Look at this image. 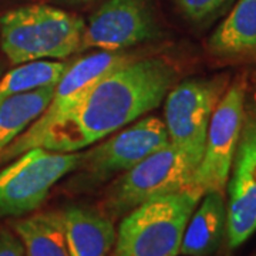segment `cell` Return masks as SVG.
<instances>
[{"label": "cell", "instance_id": "cell-1", "mask_svg": "<svg viewBox=\"0 0 256 256\" xmlns=\"http://www.w3.org/2000/svg\"><path fill=\"white\" fill-rule=\"evenodd\" d=\"M174 64L161 57L128 60L102 76L72 114L47 132L42 148L74 152L146 116L174 87Z\"/></svg>", "mask_w": 256, "mask_h": 256}, {"label": "cell", "instance_id": "cell-2", "mask_svg": "<svg viewBox=\"0 0 256 256\" xmlns=\"http://www.w3.org/2000/svg\"><path fill=\"white\" fill-rule=\"evenodd\" d=\"M82 18L46 4H32L0 18L2 50L14 66L60 60L82 50Z\"/></svg>", "mask_w": 256, "mask_h": 256}, {"label": "cell", "instance_id": "cell-3", "mask_svg": "<svg viewBox=\"0 0 256 256\" xmlns=\"http://www.w3.org/2000/svg\"><path fill=\"white\" fill-rule=\"evenodd\" d=\"M201 191L156 196L130 210L120 224L114 256H178L184 232L202 198Z\"/></svg>", "mask_w": 256, "mask_h": 256}, {"label": "cell", "instance_id": "cell-4", "mask_svg": "<svg viewBox=\"0 0 256 256\" xmlns=\"http://www.w3.org/2000/svg\"><path fill=\"white\" fill-rule=\"evenodd\" d=\"M198 165L194 156L168 142L111 184L104 198L106 214L120 218L152 198L191 188Z\"/></svg>", "mask_w": 256, "mask_h": 256}, {"label": "cell", "instance_id": "cell-5", "mask_svg": "<svg viewBox=\"0 0 256 256\" xmlns=\"http://www.w3.org/2000/svg\"><path fill=\"white\" fill-rule=\"evenodd\" d=\"M84 151L32 148L0 171V218L23 216L46 201L50 190L78 166Z\"/></svg>", "mask_w": 256, "mask_h": 256}, {"label": "cell", "instance_id": "cell-6", "mask_svg": "<svg viewBox=\"0 0 256 256\" xmlns=\"http://www.w3.org/2000/svg\"><path fill=\"white\" fill-rule=\"evenodd\" d=\"M128 60H131V56L122 52H98L82 57L72 66L68 64L56 84L53 97L46 110L28 131L20 134L13 142L0 151V164L42 146L47 132L72 114L92 84Z\"/></svg>", "mask_w": 256, "mask_h": 256}, {"label": "cell", "instance_id": "cell-7", "mask_svg": "<svg viewBox=\"0 0 256 256\" xmlns=\"http://www.w3.org/2000/svg\"><path fill=\"white\" fill-rule=\"evenodd\" d=\"M168 142L164 120L158 117L137 120L134 124L118 130L114 137L100 146L84 151L68 185L74 191L96 188L114 175L128 171Z\"/></svg>", "mask_w": 256, "mask_h": 256}, {"label": "cell", "instance_id": "cell-8", "mask_svg": "<svg viewBox=\"0 0 256 256\" xmlns=\"http://www.w3.org/2000/svg\"><path fill=\"white\" fill-rule=\"evenodd\" d=\"M224 77L192 78L174 86L165 97L164 124L171 144L201 162L210 117L225 92Z\"/></svg>", "mask_w": 256, "mask_h": 256}, {"label": "cell", "instance_id": "cell-9", "mask_svg": "<svg viewBox=\"0 0 256 256\" xmlns=\"http://www.w3.org/2000/svg\"><path fill=\"white\" fill-rule=\"evenodd\" d=\"M245 87L235 82L225 90L210 117L206 141L191 188L202 194L226 188L245 120Z\"/></svg>", "mask_w": 256, "mask_h": 256}, {"label": "cell", "instance_id": "cell-10", "mask_svg": "<svg viewBox=\"0 0 256 256\" xmlns=\"http://www.w3.org/2000/svg\"><path fill=\"white\" fill-rule=\"evenodd\" d=\"M226 238L229 248L245 244L256 232V110L245 112L228 178Z\"/></svg>", "mask_w": 256, "mask_h": 256}, {"label": "cell", "instance_id": "cell-11", "mask_svg": "<svg viewBox=\"0 0 256 256\" xmlns=\"http://www.w3.org/2000/svg\"><path fill=\"white\" fill-rule=\"evenodd\" d=\"M160 26L146 0H108L84 28V48L122 52L160 36Z\"/></svg>", "mask_w": 256, "mask_h": 256}, {"label": "cell", "instance_id": "cell-12", "mask_svg": "<svg viewBox=\"0 0 256 256\" xmlns=\"http://www.w3.org/2000/svg\"><path fill=\"white\" fill-rule=\"evenodd\" d=\"M62 214L70 255L108 256L117 238L110 216L87 206H68Z\"/></svg>", "mask_w": 256, "mask_h": 256}, {"label": "cell", "instance_id": "cell-13", "mask_svg": "<svg viewBox=\"0 0 256 256\" xmlns=\"http://www.w3.org/2000/svg\"><path fill=\"white\" fill-rule=\"evenodd\" d=\"M226 232V204L224 192L210 191L192 212L184 232L180 255H214Z\"/></svg>", "mask_w": 256, "mask_h": 256}, {"label": "cell", "instance_id": "cell-14", "mask_svg": "<svg viewBox=\"0 0 256 256\" xmlns=\"http://www.w3.org/2000/svg\"><path fill=\"white\" fill-rule=\"evenodd\" d=\"M210 53L239 57L256 53V0H239L208 40Z\"/></svg>", "mask_w": 256, "mask_h": 256}, {"label": "cell", "instance_id": "cell-15", "mask_svg": "<svg viewBox=\"0 0 256 256\" xmlns=\"http://www.w3.org/2000/svg\"><path fill=\"white\" fill-rule=\"evenodd\" d=\"M13 229L26 256H72L66 239L62 210H46L16 220Z\"/></svg>", "mask_w": 256, "mask_h": 256}, {"label": "cell", "instance_id": "cell-16", "mask_svg": "<svg viewBox=\"0 0 256 256\" xmlns=\"http://www.w3.org/2000/svg\"><path fill=\"white\" fill-rule=\"evenodd\" d=\"M56 84L18 92L0 102V151L43 114L53 97Z\"/></svg>", "mask_w": 256, "mask_h": 256}, {"label": "cell", "instance_id": "cell-17", "mask_svg": "<svg viewBox=\"0 0 256 256\" xmlns=\"http://www.w3.org/2000/svg\"><path fill=\"white\" fill-rule=\"evenodd\" d=\"M67 67V63L48 60L20 64L0 77V102L13 94L56 84Z\"/></svg>", "mask_w": 256, "mask_h": 256}, {"label": "cell", "instance_id": "cell-18", "mask_svg": "<svg viewBox=\"0 0 256 256\" xmlns=\"http://www.w3.org/2000/svg\"><path fill=\"white\" fill-rule=\"evenodd\" d=\"M184 14L192 22H204L214 18L225 8L229 0H175Z\"/></svg>", "mask_w": 256, "mask_h": 256}, {"label": "cell", "instance_id": "cell-19", "mask_svg": "<svg viewBox=\"0 0 256 256\" xmlns=\"http://www.w3.org/2000/svg\"><path fill=\"white\" fill-rule=\"evenodd\" d=\"M0 256H26L23 244L9 230H0Z\"/></svg>", "mask_w": 256, "mask_h": 256}, {"label": "cell", "instance_id": "cell-20", "mask_svg": "<svg viewBox=\"0 0 256 256\" xmlns=\"http://www.w3.org/2000/svg\"><path fill=\"white\" fill-rule=\"evenodd\" d=\"M3 68H4V67H3V63L0 62V77L3 76Z\"/></svg>", "mask_w": 256, "mask_h": 256}, {"label": "cell", "instance_id": "cell-21", "mask_svg": "<svg viewBox=\"0 0 256 256\" xmlns=\"http://www.w3.org/2000/svg\"><path fill=\"white\" fill-rule=\"evenodd\" d=\"M67 2H88V0H67Z\"/></svg>", "mask_w": 256, "mask_h": 256}, {"label": "cell", "instance_id": "cell-22", "mask_svg": "<svg viewBox=\"0 0 256 256\" xmlns=\"http://www.w3.org/2000/svg\"><path fill=\"white\" fill-rule=\"evenodd\" d=\"M255 256H256V254H255Z\"/></svg>", "mask_w": 256, "mask_h": 256}]
</instances>
